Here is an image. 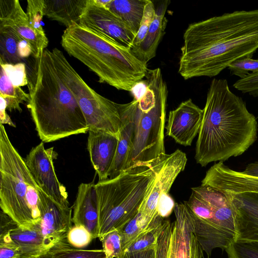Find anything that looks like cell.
I'll return each mask as SVG.
<instances>
[{"instance_id":"1","label":"cell","mask_w":258,"mask_h":258,"mask_svg":"<svg viewBox=\"0 0 258 258\" xmlns=\"http://www.w3.org/2000/svg\"><path fill=\"white\" fill-rule=\"evenodd\" d=\"M258 49V9L236 11L190 24L183 34L178 73L213 77Z\"/></svg>"},{"instance_id":"2","label":"cell","mask_w":258,"mask_h":258,"mask_svg":"<svg viewBox=\"0 0 258 258\" xmlns=\"http://www.w3.org/2000/svg\"><path fill=\"white\" fill-rule=\"evenodd\" d=\"M257 122L225 79L211 82L203 109L195 158L202 167L244 153L257 139Z\"/></svg>"},{"instance_id":"3","label":"cell","mask_w":258,"mask_h":258,"mask_svg":"<svg viewBox=\"0 0 258 258\" xmlns=\"http://www.w3.org/2000/svg\"><path fill=\"white\" fill-rule=\"evenodd\" d=\"M35 59L27 77V107L42 142L88 132L83 112L61 79L51 50L45 49Z\"/></svg>"},{"instance_id":"4","label":"cell","mask_w":258,"mask_h":258,"mask_svg":"<svg viewBox=\"0 0 258 258\" xmlns=\"http://www.w3.org/2000/svg\"><path fill=\"white\" fill-rule=\"evenodd\" d=\"M61 45L69 54L94 72L100 83L118 90L131 92L148 71L147 64L138 59L130 49L79 23L66 29Z\"/></svg>"},{"instance_id":"5","label":"cell","mask_w":258,"mask_h":258,"mask_svg":"<svg viewBox=\"0 0 258 258\" xmlns=\"http://www.w3.org/2000/svg\"><path fill=\"white\" fill-rule=\"evenodd\" d=\"M156 179L150 167L138 166L95 184L100 240L106 233L121 229L137 214L151 194Z\"/></svg>"},{"instance_id":"6","label":"cell","mask_w":258,"mask_h":258,"mask_svg":"<svg viewBox=\"0 0 258 258\" xmlns=\"http://www.w3.org/2000/svg\"><path fill=\"white\" fill-rule=\"evenodd\" d=\"M143 93L134 98L135 134L128 168L147 166L164 154V128L168 96L160 68L149 70Z\"/></svg>"},{"instance_id":"7","label":"cell","mask_w":258,"mask_h":258,"mask_svg":"<svg viewBox=\"0 0 258 258\" xmlns=\"http://www.w3.org/2000/svg\"><path fill=\"white\" fill-rule=\"evenodd\" d=\"M39 186L0 123V207L19 226L40 221Z\"/></svg>"},{"instance_id":"8","label":"cell","mask_w":258,"mask_h":258,"mask_svg":"<svg viewBox=\"0 0 258 258\" xmlns=\"http://www.w3.org/2000/svg\"><path fill=\"white\" fill-rule=\"evenodd\" d=\"M186 205L194 231L209 257L216 248L225 249L236 239L235 214L229 197L207 186L192 187Z\"/></svg>"},{"instance_id":"9","label":"cell","mask_w":258,"mask_h":258,"mask_svg":"<svg viewBox=\"0 0 258 258\" xmlns=\"http://www.w3.org/2000/svg\"><path fill=\"white\" fill-rule=\"evenodd\" d=\"M51 51L59 74L78 102L89 131H105L118 138L122 121L117 103L91 88L71 66L61 51L54 48Z\"/></svg>"},{"instance_id":"10","label":"cell","mask_w":258,"mask_h":258,"mask_svg":"<svg viewBox=\"0 0 258 258\" xmlns=\"http://www.w3.org/2000/svg\"><path fill=\"white\" fill-rule=\"evenodd\" d=\"M173 211L175 220L163 222L154 249V258H204L186 205L184 202L176 203Z\"/></svg>"},{"instance_id":"11","label":"cell","mask_w":258,"mask_h":258,"mask_svg":"<svg viewBox=\"0 0 258 258\" xmlns=\"http://www.w3.org/2000/svg\"><path fill=\"white\" fill-rule=\"evenodd\" d=\"M187 161L185 153L178 149L171 154L160 155L147 165L156 174V179L151 194L139 210L143 217L153 220L158 215L157 205L160 195L169 194L176 177L184 169Z\"/></svg>"},{"instance_id":"12","label":"cell","mask_w":258,"mask_h":258,"mask_svg":"<svg viewBox=\"0 0 258 258\" xmlns=\"http://www.w3.org/2000/svg\"><path fill=\"white\" fill-rule=\"evenodd\" d=\"M55 155L53 148L45 149L42 142L31 150L25 161L39 187L56 203L68 207V192L55 172L53 162Z\"/></svg>"},{"instance_id":"13","label":"cell","mask_w":258,"mask_h":258,"mask_svg":"<svg viewBox=\"0 0 258 258\" xmlns=\"http://www.w3.org/2000/svg\"><path fill=\"white\" fill-rule=\"evenodd\" d=\"M79 24L103 33L127 48L132 47L136 35L120 18L93 0H88Z\"/></svg>"},{"instance_id":"14","label":"cell","mask_w":258,"mask_h":258,"mask_svg":"<svg viewBox=\"0 0 258 258\" xmlns=\"http://www.w3.org/2000/svg\"><path fill=\"white\" fill-rule=\"evenodd\" d=\"M40 223L47 248L67 237L72 225V210L56 203L38 188Z\"/></svg>"},{"instance_id":"15","label":"cell","mask_w":258,"mask_h":258,"mask_svg":"<svg viewBox=\"0 0 258 258\" xmlns=\"http://www.w3.org/2000/svg\"><path fill=\"white\" fill-rule=\"evenodd\" d=\"M203 116V109L191 99L182 102L169 113L166 135L181 145L190 146L199 133Z\"/></svg>"},{"instance_id":"16","label":"cell","mask_w":258,"mask_h":258,"mask_svg":"<svg viewBox=\"0 0 258 258\" xmlns=\"http://www.w3.org/2000/svg\"><path fill=\"white\" fill-rule=\"evenodd\" d=\"M224 194L230 199L233 208L236 240L258 241V193Z\"/></svg>"},{"instance_id":"17","label":"cell","mask_w":258,"mask_h":258,"mask_svg":"<svg viewBox=\"0 0 258 258\" xmlns=\"http://www.w3.org/2000/svg\"><path fill=\"white\" fill-rule=\"evenodd\" d=\"M88 150L99 181L108 178V173L116 154L118 138L100 130L88 131Z\"/></svg>"},{"instance_id":"18","label":"cell","mask_w":258,"mask_h":258,"mask_svg":"<svg viewBox=\"0 0 258 258\" xmlns=\"http://www.w3.org/2000/svg\"><path fill=\"white\" fill-rule=\"evenodd\" d=\"M0 24L12 28L30 45L35 59L45 49L30 26L18 0H0Z\"/></svg>"},{"instance_id":"19","label":"cell","mask_w":258,"mask_h":258,"mask_svg":"<svg viewBox=\"0 0 258 258\" xmlns=\"http://www.w3.org/2000/svg\"><path fill=\"white\" fill-rule=\"evenodd\" d=\"M72 221L85 227L93 238L99 236L98 203L95 184L82 183L78 186Z\"/></svg>"},{"instance_id":"20","label":"cell","mask_w":258,"mask_h":258,"mask_svg":"<svg viewBox=\"0 0 258 258\" xmlns=\"http://www.w3.org/2000/svg\"><path fill=\"white\" fill-rule=\"evenodd\" d=\"M117 105L122 124L116 154L108 173L110 178L116 177L127 169L135 134V115L132 102Z\"/></svg>"},{"instance_id":"21","label":"cell","mask_w":258,"mask_h":258,"mask_svg":"<svg viewBox=\"0 0 258 258\" xmlns=\"http://www.w3.org/2000/svg\"><path fill=\"white\" fill-rule=\"evenodd\" d=\"M169 2L168 1L162 2L156 9L154 18L145 37L139 45L131 49L133 54L146 64L156 56L166 24L165 15Z\"/></svg>"},{"instance_id":"22","label":"cell","mask_w":258,"mask_h":258,"mask_svg":"<svg viewBox=\"0 0 258 258\" xmlns=\"http://www.w3.org/2000/svg\"><path fill=\"white\" fill-rule=\"evenodd\" d=\"M8 233L19 247L21 258H35L47 248L39 222L29 228L16 225Z\"/></svg>"},{"instance_id":"23","label":"cell","mask_w":258,"mask_h":258,"mask_svg":"<svg viewBox=\"0 0 258 258\" xmlns=\"http://www.w3.org/2000/svg\"><path fill=\"white\" fill-rule=\"evenodd\" d=\"M31 54L26 41L10 26L0 24V63L15 64Z\"/></svg>"},{"instance_id":"24","label":"cell","mask_w":258,"mask_h":258,"mask_svg":"<svg viewBox=\"0 0 258 258\" xmlns=\"http://www.w3.org/2000/svg\"><path fill=\"white\" fill-rule=\"evenodd\" d=\"M44 16L69 28L79 23L88 0H44Z\"/></svg>"},{"instance_id":"25","label":"cell","mask_w":258,"mask_h":258,"mask_svg":"<svg viewBox=\"0 0 258 258\" xmlns=\"http://www.w3.org/2000/svg\"><path fill=\"white\" fill-rule=\"evenodd\" d=\"M149 0H111L107 8L120 18L136 35Z\"/></svg>"},{"instance_id":"26","label":"cell","mask_w":258,"mask_h":258,"mask_svg":"<svg viewBox=\"0 0 258 258\" xmlns=\"http://www.w3.org/2000/svg\"><path fill=\"white\" fill-rule=\"evenodd\" d=\"M35 258H107L103 249H84L71 245L67 237L49 246Z\"/></svg>"},{"instance_id":"27","label":"cell","mask_w":258,"mask_h":258,"mask_svg":"<svg viewBox=\"0 0 258 258\" xmlns=\"http://www.w3.org/2000/svg\"><path fill=\"white\" fill-rule=\"evenodd\" d=\"M0 96L6 102L7 109L10 111L17 110L21 112L20 104L28 102L29 94L26 93L20 87L15 86L10 80L4 69L1 67Z\"/></svg>"},{"instance_id":"28","label":"cell","mask_w":258,"mask_h":258,"mask_svg":"<svg viewBox=\"0 0 258 258\" xmlns=\"http://www.w3.org/2000/svg\"><path fill=\"white\" fill-rule=\"evenodd\" d=\"M164 219L158 215L151 220L143 217L139 212L119 230L123 251L141 234Z\"/></svg>"},{"instance_id":"29","label":"cell","mask_w":258,"mask_h":258,"mask_svg":"<svg viewBox=\"0 0 258 258\" xmlns=\"http://www.w3.org/2000/svg\"><path fill=\"white\" fill-rule=\"evenodd\" d=\"M45 6L44 0H28L26 14L30 26L43 48L46 49L48 44V40L42 26Z\"/></svg>"},{"instance_id":"30","label":"cell","mask_w":258,"mask_h":258,"mask_svg":"<svg viewBox=\"0 0 258 258\" xmlns=\"http://www.w3.org/2000/svg\"><path fill=\"white\" fill-rule=\"evenodd\" d=\"M164 219L141 234L123 252L155 249Z\"/></svg>"},{"instance_id":"31","label":"cell","mask_w":258,"mask_h":258,"mask_svg":"<svg viewBox=\"0 0 258 258\" xmlns=\"http://www.w3.org/2000/svg\"><path fill=\"white\" fill-rule=\"evenodd\" d=\"M225 250L228 258H258V241L237 240Z\"/></svg>"},{"instance_id":"32","label":"cell","mask_w":258,"mask_h":258,"mask_svg":"<svg viewBox=\"0 0 258 258\" xmlns=\"http://www.w3.org/2000/svg\"><path fill=\"white\" fill-rule=\"evenodd\" d=\"M100 240L107 258H116L122 254L119 230H114L106 233Z\"/></svg>"},{"instance_id":"33","label":"cell","mask_w":258,"mask_h":258,"mask_svg":"<svg viewBox=\"0 0 258 258\" xmlns=\"http://www.w3.org/2000/svg\"><path fill=\"white\" fill-rule=\"evenodd\" d=\"M252 56H247L238 58L231 62L228 68L231 75L243 79L251 73L258 72V59H252Z\"/></svg>"},{"instance_id":"34","label":"cell","mask_w":258,"mask_h":258,"mask_svg":"<svg viewBox=\"0 0 258 258\" xmlns=\"http://www.w3.org/2000/svg\"><path fill=\"white\" fill-rule=\"evenodd\" d=\"M94 239L89 231L84 226L74 225L67 235L68 242L73 246L82 249L88 246Z\"/></svg>"},{"instance_id":"35","label":"cell","mask_w":258,"mask_h":258,"mask_svg":"<svg viewBox=\"0 0 258 258\" xmlns=\"http://www.w3.org/2000/svg\"><path fill=\"white\" fill-rule=\"evenodd\" d=\"M12 84L17 87L28 85V82L24 63L15 64L0 63Z\"/></svg>"},{"instance_id":"36","label":"cell","mask_w":258,"mask_h":258,"mask_svg":"<svg viewBox=\"0 0 258 258\" xmlns=\"http://www.w3.org/2000/svg\"><path fill=\"white\" fill-rule=\"evenodd\" d=\"M156 9L153 3L150 1L146 5L139 29L135 36L132 48L136 47L143 40L154 18Z\"/></svg>"},{"instance_id":"37","label":"cell","mask_w":258,"mask_h":258,"mask_svg":"<svg viewBox=\"0 0 258 258\" xmlns=\"http://www.w3.org/2000/svg\"><path fill=\"white\" fill-rule=\"evenodd\" d=\"M233 87L243 93L258 96V72L250 73L245 78L239 79L233 84Z\"/></svg>"},{"instance_id":"38","label":"cell","mask_w":258,"mask_h":258,"mask_svg":"<svg viewBox=\"0 0 258 258\" xmlns=\"http://www.w3.org/2000/svg\"><path fill=\"white\" fill-rule=\"evenodd\" d=\"M0 258H21L19 248L11 240L8 231L1 233Z\"/></svg>"},{"instance_id":"39","label":"cell","mask_w":258,"mask_h":258,"mask_svg":"<svg viewBox=\"0 0 258 258\" xmlns=\"http://www.w3.org/2000/svg\"><path fill=\"white\" fill-rule=\"evenodd\" d=\"M175 205L174 200L169 194H162L158 202V215L163 219L168 217L174 211Z\"/></svg>"},{"instance_id":"40","label":"cell","mask_w":258,"mask_h":258,"mask_svg":"<svg viewBox=\"0 0 258 258\" xmlns=\"http://www.w3.org/2000/svg\"><path fill=\"white\" fill-rule=\"evenodd\" d=\"M154 249H149L138 252H123L116 258H154Z\"/></svg>"},{"instance_id":"41","label":"cell","mask_w":258,"mask_h":258,"mask_svg":"<svg viewBox=\"0 0 258 258\" xmlns=\"http://www.w3.org/2000/svg\"><path fill=\"white\" fill-rule=\"evenodd\" d=\"M6 110V101L3 97L0 96V123L3 125L7 124L13 127H16V125L7 114Z\"/></svg>"},{"instance_id":"42","label":"cell","mask_w":258,"mask_h":258,"mask_svg":"<svg viewBox=\"0 0 258 258\" xmlns=\"http://www.w3.org/2000/svg\"><path fill=\"white\" fill-rule=\"evenodd\" d=\"M242 173L247 176L258 178V162L248 164Z\"/></svg>"},{"instance_id":"43","label":"cell","mask_w":258,"mask_h":258,"mask_svg":"<svg viewBox=\"0 0 258 258\" xmlns=\"http://www.w3.org/2000/svg\"><path fill=\"white\" fill-rule=\"evenodd\" d=\"M94 2L99 6L107 8L111 0H93Z\"/></svg>"}]
</instances>
